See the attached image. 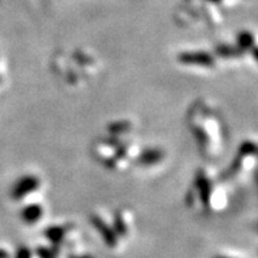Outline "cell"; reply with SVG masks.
Returning <instances> with one entry per match:
<instances>
[{
    "label": "cell",
    "mask_w": 258,
    "mask_h": 258,
    "mask_svg": "<svg viewBox=\"0 0 258 258\" xmlns=\"http://www.w3.org/2000/svg\"><path fill=\"white\" fill-rule=\"evenodd\" d=\"M216 258H227V257H216Z\"/></svg>",
    "instance_id": "obj_6"
},
{
    "label": "cell",
    "mask_w": 258,
    "mask_h": 258,
    "mask_svg": "<svg viewBox=\"0 0 258 258\" xmlns=\"http://www.w3.org/2000/svg\"><path fill=\"white\" fill-rule=\"evenodd\" d=\"M41 258H51V255L49 254V253H41Z\"/></svg>",
    "instance_id": "obj_4"
},
{
    "label": "cell",
    "mask_w": 258,
    "mask_h": 258,
    "mask_svg": "<svg viewBox=\"0 0 258 258\" xmlns=\"http://www.w3.org/2000/svg\"><path fill=\"white\" fill-rule=\"evenodd\" d=\"M250 50H252L253 55H254V58L257 59V62H258V47H254V46H253V47Z\"/></svg>",
    "instance_id": "obj_3"
},
{
    "label": "cell",
    "mask_w": 258,
    "mask_h": 258,
    "mask_svg": "<svg viewBox=\"0 0 258 258\" xmlns=\"http://www.w3.org/2000/svg\"><path fill=\"white\" fill-rule=\"evenodd\" d=\"M239 41L241 43L242 49H252L254 46V37H253L252 33L244 32L239 36Z\"/></svg>",
    "instance_id": "obj_1"
},
{
    "label": "cell",
    "mask_w": 258,
    "mask_h": 258,
    "mask_svg": "<svg viewBox=\"0 0 258 258\" xmlns=\"http://www.w3.org/2000/svg\"><path fill=\"white\" fill-rule=\"evenodd\" d=\"M29 252L26 250L25 248L23 249V250H19V253H17V257L16 258H29Z\"/></svg>",
    "instance_id": "obj_2"
},
{
    "label": "cell",
    "mask_w": 258,
    "mask_h": 258,
    "mask_svg": "<svg viewBox=\"0 0 258 258\" xmlns=\"http://www.w3.org/2000/svg\"><path fill=\"white\" fill-rule=\"evenodd\" d=\"M82 258H84V257H82ZM85 258H88V257H85Z\"/></svg>",
    "instance_id": "obj_7"
},
{
    "label": "cell",
    "mask_w": 258,
    "mask_h": 258,
    "mask_svg": "<svg viewBox=\"0 0 258 258\" xmlns=\"http://www.w3.org/2000/svg\"><path fill=\"white\" fill-rule=\"evenodd\" d=\"M8 255H7V253L4 252V250H0V258H7Z\"/></svg>",
    "instance_id": "obj_5"
}]
</instances>
